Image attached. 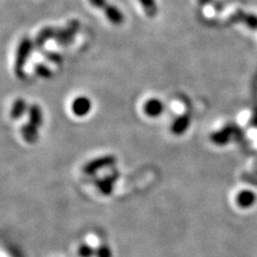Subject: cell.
Wrapping results in <instances>:
<instances>
[{
  "label": "cell",
  "instance_id": "1",
  "mask_svg": "<svg viewBox=\"0 0 257 257\" xmlns=\"http://www.w3.org/2000/svg\"><path fill=\"white\" fill-rule=\"evenodd\" d=\"M35 47L34 40H31L29 37H24L19 42L18 47H16L15 54V61H14V71L18 76H23L24 68L28 61L29 56L32 52V48Z\"/></svg>",
  "mask_w": 257,
  "mask_h": 257
},
{
  "label": "cell",
  "instance_id": "2",
  "mask_svg": "<svg viewBox=\"0 0 257 257\" xmlns=\"http://www.w3.org/2000/svg\"><path fill=\"white\" fill-rule=\"evenodd\" d=\"M78 30H79V22L71 21L66 27L56 29L54 41L58 45H68L73 41Z\"/></svg>",
  "mask_w": 257,
  "mask_h": 257
},
{
  "label": "cell",
  "instance_id": "3",
  "mask_svg": "<svg viewBox=\"0 0 257 257\" xmlns=\"http://www.w3.org/2000/svg\"><path fill=\"white\" fill-rule=\"evenodd\" d=\"M102 12L104 13V15H105L106 20L114 24V25L116 26H120L122 25V24L124 23V14L123 12L119 9L118 7H116L115 5H107L104 9L102 10Z\"/></svg>",
  "mask_w": 257,
  "mask_h": 257
},
{
  "label": "cell",
  "instance_id": "4",
  "mask_svg": "<svg viewBox=\"0 0 257 257\" xmlns=\"http://www.w3.org/2000/svg\"><path fill=\"white\" fill-rule=\"evenodd\" d=\"M56 35V28L47 26L42 28L38 32L34 40V44L36 47H42L45 43H47L50 40H54Z\"/></svg>",
  "mask_w": 257,
  "mask_h": 257
},
{
  "label": "cell",
  "instance_id": "5",
  "mask_svg": "<svg viewBox=\"0 0 257 257\" xmlns=\"http://www.w3.org/2000/svg\"><path fill=\"white\" fill-rule=\"evenodd\" d=\"M115 162V158L112 156H105V157H102L96 159L94 161H91L89 164H87L84 168V171L88 174H92L95 171L100 170L102 167H105L107 165H110Z\"/></svg>",
  "mask_w": 257,
  "mask_h": 257
},
{
  "label": "cell",
  "instance_id": "6",
  "mask_svg": "<svg viewBox=\"0 0 257 257\" xmlns=\"http://www.w3.org/2000/svg\"><path fill=\"white\" fill-rule=\"evenodd\" d=\"M91 108V102L90 100L86 98V96H79L75 99L73 104H72V109H73L74 114L77 116H85L89 112Z\"/></svg>",
  "mask_w": 257,
  "mask_h": 257
},
{
  "label": "cell",
  "instance_id": "7",
  "mask_svg": "<svg viewBox=\"0 0 257 257\" xmlns=\"http://www.w3.org/2000/svg\"><path fill=\"white\" fill-rule=\"evenodd\" d=\"M144 109H145V112H146L148 116L157 117L160 114H162V111L164 109V105L160 100L151 99V100L147 101L146 104H145Z\"/></svg>",
  "mask_w": 257,
  "mask_h": 257
},
{
  "label": "cell",
  "instance_id": "8",
  "mask_svg": "<svg viewBox=\"0 0 257 257\" xmlns=\"http://www.w3.org/2000/svg\"><path fill=\"white\" fill-rule=\"evenodd\" d=\"M256 200V196L251 191H242L237 196V203L240 207L248 208L251 207Z\"/></svg>",
  "mask_w": 257,
  "mask_h": 257
},
{
  "label": "cell",
  "instance_id": "9",
  "mask_svg": "<svg viewBox=\"0 0 257 257\" xmlns=\"http://www.w3.org/2000/svg\"><path fill=\"white\" fill-rule=\"evenodd\" d=\"M143 11L145 12L149 19H154L158 14V5L156 0H138Z\"/></svg>",
  "mask_w": 257,
  "mask_h": 257
},
{
  "label": "cell",
  "instance_id": "10",
  "mask_svg": "<svg viewBox=\"0 0 257 257\" xmlns=\"http://www.w3.org/2000/svg\"><path fill=\"white\" fill-rule=\"evenodd\" d=\"M190 124V120L187 117H181L176 120L173 123V132L175 134H182L184 131L187 130V127Z\"/></svg>",
  "mask_w": 257,
  "mask_h": 257
},
{
  "label": "cell",
  "instance_id": "11",
  "mask_svg": "<svg viewBox=\"0 0 257 257\" xmlns=\"http://www.w3.org/2000/svg\"><path fill=\"white\" fill-rule=\"evenodd\" d=\"M23 133H24V138L29 143H34L37 140V126L34 124H29L23 128Z\"/></svg>",
  "mask_w": 257,
  "mask_h": 257
},
{
  "label": "cell",
  "instance_id": "12",
  "mask_svg": "<svg viewBox=\"0 0 257 257\" xmlns=\"http://www.w3.org/2000/svg\"><path fill=\"white\" fill-rule=\"evenodd\" d=\"M41 110L37 105H34L30 108V123L38 127V125L41 123Z\"/></svg>",
  "mask_w": 257,
  "mask_h": 257
},
{
  "label": "cell",
  "instance_id": "13",
  "mask_svg": "<svg viewBox=\"0 0 257 257\" xmlns=\"http://www.w3.org/2000/svg\"><path fill=\"white\" fill-rule=\"evenodd\" d=\"M25 108H26V104H25V102H24L23 100H18L16 101L15 103H14V105H13V108H12V116L14 117V118H16V117H20L22 114H23V111L25 110Z\"/></svg>",
  "mask_w": 257,
  "mask_h": 257
},
{
  "label": "cell",
  "instance_id": "14",
  "mask_svg": "<svg viewBox=\"0 0 257 257\" xmlns=\"http://www.w3.org/2000/svg\"><path fill=\"white\" fill-rule=\"evenodd\" d=\"M36 73L39 76L44 77V78H48V77H51V75H52V71L48 69L46 66H44V64H38V66L36 67Z\"/></svg>",
  "mask_w": 257,
  "mask_h": 257
},
{
  "label": "cell",
  "instance_id": "15",
  "mask_svg": "<svg viewBox=\"0 0 257 257\" xmlns=\"http://www.w3.org/2000/svg\"><path fill=\"white\" fill-rule=\"evenodd\" d=\"M88 3H89V5L92 8H94V9L100 11H102L104 8L108 5L107 0H88Z\"/></svg>",
  "mask_w": 257,
  "mask_h": 257
},
{
  "label": "cell",
  "instance_id": "16",
  "mask_svg": "<svg viewBox=\"0 0 257 257\" xmlns=\"http://www.w3.org/2000/svg\"><path fill=\"white\" fill-rule=\"evenodd\" d=\"M80 254H82L84 257H88L91 255V250L88 246H83L80 248Z\"/></svg>",
  "mask_w": 257,
  "mask_h": 257
},
{
  "label": "cell",
  "instance_id": "17",
  "mask_svg": "<svg viewBox=\"0 0 257 257\" xmlns=\"http://www.w3.org/2000/svg\"><path fill=\"white\" fill-rule=\"evenodd\" d=\"M211 2H212V0H196V4L199 7H206V6H208L209 4H210Z\"/></svg>",
  "mask_w": 257,
  "mask_h": 257
}]
</instances>
